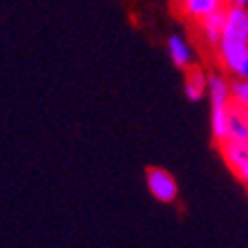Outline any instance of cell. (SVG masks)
Masks as SVG:
<instances>
[{"label": "cell", "instance_id": "277c9868", "mask_svg": "<svg viewBox=\"0 0 248 248\" xmlns=\"http://www.w3.org/2000/svg\"><path fill=\"white\" fill-rule=\"evenodd\" d=\"M224 25H226V5L195 25L197 36L202 38L203 47L213 49V52L217 49V45H219V41H221V34H224Z\"/></svg>", "mask_w": 248, "mask_h": 248}, {"label": "cell", "instance_id": "7a4b0ae2", "mask_svg": "<svg viewBox=\"0 0 248 248\" xmlns=\"http://www.w3.org/2000/svg\"><path fill=\"white\" fill-rule=\"evenodd\" d=\"M231 76L215 69L208 72V96H210V130L217 143L228 139V112L232 105L231 92Z\"/></svg>", "mask_w": 248, "mask_h": 248}, {"label": "cell", "instance_id": "7c38bea8", "mask_svg": "<svg viewBox=\"0 0 248 248\" xmlns=\"http://www.w3.org/2000/svg\"><path fill=\"white\" fill-rule=\"evenodd\" d=\"M226 5H237V7H248V0H226Z\"/></svg>", "mask_w": 248, "mask_h": 248}, {"label": "cell", "instance_id": "9c48e42d", "mask_svg": "<svg viewBox=\"0 0 248 248\" xmlns=\"http://www.w3.org/2000/svg\"><path fill=\"white\" fill-rule=\"evenodd\" d=\"M228 139L248 141V110H244L235 103L231 105V112H228Z\"/></svg>", "mask_w": 248, "mask_h": 248}, {"label": "cell", "instance_id": "8fae6325", "mask_svg": "<svg viewBox=\"0 0 248 248\" xmlns=\"http://www.w3.org/2000/svg\"><path fill=\"white\" fill-rule=\"evenodd\" d=\"M237 179H239V181H242V184L248 188V163L242 168V170H239V172H237Z\"/></svg>", "mask_w": 248, "mask_h": 248}, {"label": "cell", "instance_id": "8992f818", "mask_svg": "<svg viewBox=\"0 0 248 248\" xmlns=\"http://www.w3.org/2000/svg\"><path fill=\"white\" fill-rule=\"evenodd\" d=\"M217 145H219L224 161L228 163V168L235 174L248 163V141H232V139H228V141H221Z\"/></svg>", "mask_w": 248, "mask_h": 248}, {"label": "cell", "instance_id": "52a82bcc", "mask_svg": "<svg viewBox=\"0 0 248 248\" xmlns=\"http://www.w3.org/2000/svg\"><path fill=\"white\" fill-rule=\"evenodd\" d=\"M168 56H170V61L181 69H188L195 65V52H192L190 43L179 34H172L168 38Z\"/></svg>", "mask_w": 248, "mask_h": 248}, {"label": "cell", "instance_id": "4fadbf2b", "mask_svg": "<svg viewBox=\"0 0 248 248\" xmlns=\"http://www.w3.org/2000/svg\"><path fill=\"white\" fill-rule=\"evenodd\" d=\"M224 2H226V0H224Z\"/></svg>", "mask_w": 248, "mask_h": 248}, {"label": "cell", "instance_id": "6da1fadb", "mask_svg": "<svg viewBox=\"0 0 248 248\" xmlns=\"http://www.w3.org/2000/svg\"><path fill=\"white\" fill-rule=\"evenodd\" d=\"M215 61L231 78H248V7L226 5V25Z\"/></svg>", "mask_w": 248, "mask_h": 248}, {"label": "cell", "instance_id": "ba28073f", "mask_svg": "<svg viewBox=\"0 0 248 248\" xmlns=\"http://www.w3.org/2000/svg\"><path fill=\"white\" fill-rule=\"evenodd\" d=\"M184 90L190 101H202L208 94V72L202 67H188L184 76Z\"/></svg>", "mask_w": 248, "mask_h": 248}, {"label": "cell", "instance_id": "5b68a950", "mask_svg": "<svg viewBox=\"0 0 248 248\" xmlns=\"http://www.w3.org/2000/svg\"><path fill=\"white\" fill-rule=\"evenodd\" d=\"M174 5H177L179 16H184L188 23L197 25L206 16H210V14H215L217 9H221L226 2L224 0H177Z\"/></svg>", "mask_w": 248, "mask_h": 248}, {"label": "cell", "instance_id": "30bf717a", "mask_svg": "<svg viewBox=\"0 0 248 248\" xmlns=\"http://www.w3.org/2000/svg\"><path fill=\"white\" fill-rule=\"evenodd\" d=\"M231 92H232V103L248 110V78H232Z\"/></svg>", "mask_w": 248, "mask_h": 248}, {"label": "cell", "instance_id": "3957f363", "mask_svg": "<svg viewBox=\"0 0 248 248\" xmlns=\"http://www.w3.org/2000/svg\"><path fill=\"white\" fill-rule=\"evenodd\" d=\"M145 184H148L150 195L161 203H172V202H177V197H179L177 179H174L168 170H163V168H156V166L148 168V172H145Z\"/></svg>", "mask_w": 248, "mask_h": 248}]
</instances>
